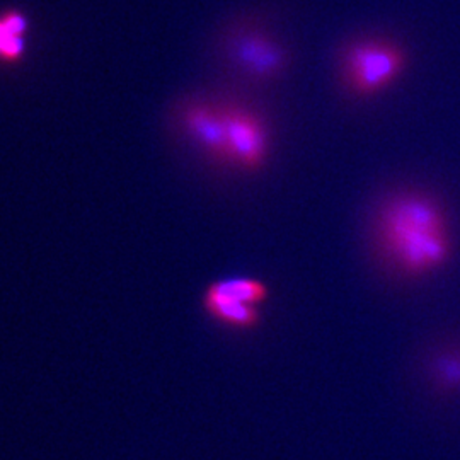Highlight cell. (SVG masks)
<instances>
[{
  "label": "cell",
  "mask_w": 460,
  "mask_h": 460,
  "mask_svg": "<svg viewBox=\"0 0 460 460\" xmlns=\"http://www.w3.org/2000/svg\"><path fill=\"white\" fill-rule=\"evenodd\" d=\"M406 66V49L380 34L349 40L338 57L340 83L355 98H372L387 91L401 79Z\"/></svg>",
  "instance_id": "obj_2"
},
{
  "label": "cell",
  "mask_w": 460,
  "mask_h": 460,
  "mask_svg": "<svg viewBox=\"0 0 460 460\" xmlns=\"http://www.w3.org/2000/svg\"><path fill=\"white\" fill-rule=\"evenodd\" d=\"M268 287L260 279H220L205 290L203 309L227 328L247 331L260 324V305L268 300Z\"/></svg>",
  "instance_id": "obj_3"
},
{
  "label": "cell",
  "mask_w": 460,
  "mask_h": 460,
  "mask_svg": "<svg viewBox=\"0 0 460 460\" xmlns=\"http://www.w3.org/2000/svg\"><path fill=\"white\" fill-rule=\"evenodd\" d=\"M30 33V19L17 11L9 9L0 14V62L14 66L26 55V36Z\"/></svg>",
  "instance_id": "obj_7"
},
{
  "label": "cell",
  "mask_w": 460,
  "mask_h": 460,
  "mask_svg": "<svg viewBox=\"0 0 460 460\" xmlns=\"http://www.w3.org/2000/svg\"><path fill=\"white\" fill-rule=\"evenodd\" d=\"M368 243L378 266L399 281H420L444 270L456 237L442 199L423 188H399L378 199Z\"/></svg>",
  "instance_id": "obj_1"
},
{
  "label": "cell",
  "mask_w": 460,
  "mask_h": 460,
  "mask_svg": "<svg viewBox=\"0 0 460 460\" xmlns=\"http://www.w3.org/2000/svg\"><path fill=\"white\" fill-rule=\"evenodd\" d=\"M182 128L208 157L229 164L227 132L220 104L195 102L182 111Z\"/></svg>",
  "instance_id": "obj_6"
},
{
  "label": "cell",
  "mask_w": 460,
  "mask_h": 460,
  "mask_svg": "<svg viewBox=\"0 0 460 460\" xmlns=\"http://www.w3.org/2000/svg\"><path fill=\"white\" fill-rule=\"evenodd\" d=\"M230 62L251 81L271 83L290 66V51L261 26H244L230 34Z\"/></svg>",
  "instance_id": "obj_4"
},
{
  "label": "cell",
  "mask_w": 460,
  "mask_h": 460,
  "mask_svg": "<svg viewBox=\"0 0 460 460\" xmlns=\"http://www.w3.org/2000/svg\"><path fill=\"white\" fill-rule=\"evenodd\" d=\"M431 377L442 391H460V349H445L431 362Z\"/></svg>",
  "instance_id": "obj_8"
},
{
  "label": "cell",
  "mask_w": 460,
  "mask_h": 460,
  "mask_svg": "<svg viewBox=\"0 0 460 460\" xmlns=\"http://www.w3.org/2000/svg\"><path fill=\"white\" fill-rule=\"evenodd\" d=\"M227 132L229 164L241 171H258L270 155V130L263 116L239 102H222Z\"/></svg>",
  "instance_id": "obj_5"
}]
</instances>
